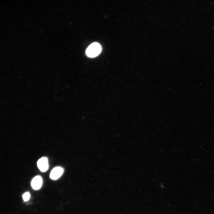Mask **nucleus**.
<instances>
[{"mask_svg": "<svg viewBox=\"0 0 214 214\" xmlns=\"http://www.w3.org/2000/svg\"><path fill=\"white\" fill-rule=\"evenodd\" d=\"M42 183L43 181L41 177L37 176L33 178L31 182V185L33 189L38 190L41 188Z\"/></svg>", "mask_w": 214, "mask_h": 214, "instance_id": "nucleus-3", "label": "nucleus"}, {"mask_svg": "<svg viewBox=\"0 0 214 214\" xmlns=\"http://www.w3.org/2000/svg\"><path fill=\"white\" fill-rule=\"evenodd\" d=\"M102 48L100 45L97 42H94L90 45L86 51L87 55L89 57L93 58L97 56L101 53Z\"/></svg>", "mask_w": 214, "mask_h": 214, "instance_id": "nucleus-1", "label": "nucleus"}, {"mask_svg": "<svg viewBox=\"0 0 214 214\" xmlns=\"http://www.w3.org/2000/svg\"><path fill=\"white\" fill-rule=\"evenodd\" d=\"M37 165L41 171L42 172L46 171L49 168L48 159L46 157L42 158L38 160Z\"/></svg>", "mask_w": 214, "mask_h": 214, "instance_id": "nucleus-2", "label": "nucleus"}, {"mask_svg": "<svg viewBox=\"0 0 214 214\" xmlns=\"http://www.w3.org/2000/svg\"><path fill=\"white\" fill-rule=\"evenodd\" d=\"M63 172V169L60 167H57L54 168L51 171L50 177L53 180H56L58 179L62 175Z\"/></svg>", "mask_w": 214, "mask_h": 214, "instance_id": "nucleus-4", "label": "nucleus"}, {"mask_svg": "<svg viewBox=\"0 0 214 214\" xmlns=\"http://www.w3.org/2000/svg\"><path fill=\"white\" fill-rule=\"evenodd\" d=\"M30 197V194L29 192H26L23 195V198L25 202L28 201Z\"/></svg>", "mask_w": 214, "mask_h": 214, "instance_id": "nucleus-5", "label": "nucleus"}]
</instances>
